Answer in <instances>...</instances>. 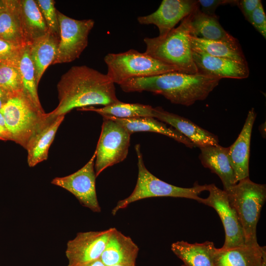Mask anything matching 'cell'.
<instances>
[{
	"label": "cell",
	"instance_id": "cell-28",
	"mask_svg": "<svg viewBox=\"0 0 266 266\" xmlns=\"http://www.w3.org/2000/svg\"><path fill=\"white\" fill-rule=\"evenodd\" d=\"M77 110L94 111L102 116H110L121 119L153 117V107L151 106L140 103H125L120 100L101 108L89 106Z\"/></svg>",
	"mask_w": 266,
	"mask_h": 266
},
{
	"label": "cell",
	"instance_id": "cell-6",
	"mask_svg": "<svg viewBox=\"0 0 266 266\" xmlns=\"http://www.w3.org/2000/svg\"><path fill=\"white\" fill-rule=\"evenodd\" d=\"M106 74L118 85L135 78L146 77L169 72H179L174 66L131 49L119 53H108L104 58Z\"/></svg>",
	"mask_w": 266,
	"mask_h": 266
},
{
	"label": "cell",
	"instance_id": "cell-27",
	"mask_svg": "<svg viewBox=\"0 0 266 266\" xmlns=\"http://www.w3.org/2000/svg\"><path fill=\"white\" fill-rule=\"evenodd\" d=\"M0 38L21 47L26 46L21 26L18 0H8L0 13Z\"/></svg>",
	"mask_w": 266,
	"mask_h": 266
},
{
	"label": "cell",
	"instance_id": "cell-18",
	"mask_svg": "<svg viewBox=\"0 0 266 266\" xmlns=\"http://www.w3.org/2000/svg\"><path fill=\"white\" fill-rule=\"evenodd\" d=\"M65 116L50 118L46 114L45 121L30 139L26 148L29 166L33 167L47 160L49 148Z\"/></svg>",
	"mask_w": 266,
	"mask_h": 266
},
{
	"label": "cell",
	"instance_id": "cell-40",
	"mask_svg": "<svg viewBox=\"0 0 266 266\" xmlns=\"http://www.w3.org/2000/svg\"><path fill=\"white\" fill-rule=\"evenodd\" d=\"M262 266H266V255L263 258Z\"/></svg>",
	"mask_w": 266,
	"mask_h": 266
},
{
	"label": "cell",
	"instance_id": "cell-29",
	"mask_svg": "<svg viewBox=\"0 0 266 266\" xmlns=\"http://www.w3.org/2000/svg\"><path fill=\"white\" fill-rule=\"evenodd\" d=\"M18 67L21 77L23 94L38 109L44 111L38 98V85L29 45L23 48Z\"/></svg>",
	"mask_w": 266,
	"mask_h": 266
},
{
	"label": "cell",
	"instance_id": "cell-17",
	"mask_svg": "<svg viewBox=\"0 0 266 266\" xmlns=\"http://www.w3.org/2000/svg\"><path fill=\"white\" fill-rule=\"evenodd\" d=\"M138 250L130 236L113 228L100 260L105 266H135Z\"/></svg>",
	"mask_w": 266,
	"mask_h": 266
},
{
	"label": "cell",
	"instance_id": "cell-42",
	"mask_svg": "<svg viewBox=\"0 0 266 266\" xmlns=\"http://www.w3.org/2000/svg\"><path fill=\"white\" fill-rule=\"evenodd\" d=\"M181 266H185L184 265H182Z\"/></svg>",
	"mask_w": 266,
	"mask_h": 266
},
{
	"label": "cell",
	"instance_id": "cell-3",
	"mask_svg": "<svg viewBox=\"0 0 266 266\" xmlns=\"http://www.w3.org/2000/svg\"><path fill=\"white\" fill-rule=\"evenodd\" d=\"M192 14L185 17L177 27L166 35L145 37L143 39L146 45L145 53L175 67L180 72L198 73L190 42V36L193 35L191 24Z\"/></svg>",
	"mask_w": 266,
	"mask_h": 266
},
{
	"label": "cell",
	"instance_id": "cell-14",
	"mask_svg": "<svg viewBox=\"0 0 266 266\" xmlns=\"http://www.w3.org/2000/svg\"><path fill=\"white\" fill-rule=\"evenodd\" d=\"M194 62L198 73L222 79H244L249 75L247 63L217 57L192 50Z\"/></svg>",
	"mask_w": 266,
	"mask_h": 266
},
{
	"label": "cell",
	"instance_id": "cell-31",
	"mask_svg": "<svg viewBox=\"0 0 266 266\" xmlns=\"http://www.w3.org/2000/svg\"><path fill=\"white\" fill-rule=\"evenodd\" d=\"M35 2L41 13L48 29V32L60 38V31L57 17V10L53 0H36Z\"/></svg>",
	"mask_w": 266,
	"mask_h": 266
},
{
	"label": "cell",
	"instance_id": "cell-25",
	"mask_svg": "<svg viewBox=\"0 0 266 266\" xmlns=\"http://www.w3.org/2000/svg\"><path fill=\"white\" fill-rule=\"evenodd\" d=\"M59 41V38L48 32L45 35L29 45L37 85L47 67L52 65Z\"/></svg>",
	"mask_w": 266,
	"mask_h": 266
},
{
	"label": "cell",
	"instance_id": "cell-9",
	"mask_svg": "<svg viewBox=\"0 0 266 266\" xmlns=\"http://www.w3.org/2000/svg\"><path fill=\"white\" fill-rule=\"evenodd\" d=\"M60 38L52 65L71 62L86 48L88 35L94 27L92 19L76 20L57 11Z\"/></svg>",
	"mask_w": 266,
	"mask_h": 266
},
{
	"label": "cell",
	"instance_id": "cell-32",
	"mask_svg": "<svg viewBox=\"0 0 266 266\" xmlns=\"http://www.w3.org/2000/svg\"><path fill=\"white\" fill-rule=\"evenodd\" d=\"M24 47L18 46L0 38V64L18 66Z\"/></svg>",
	"mask_w": 266,
	"mask_h": 266
},
{
	"label": "cell",
	"instance_id": "cell-4",
	"mask_svg": "<svg viewBox=\"0 0 266 266\" xmlns=\"http://www.w3.org/2000/svg\"><path fill=\"white\" fill-rule=\"evenodd\" d=\"M225 191L241 224L245 244L259 245L257 225L266 200V185L255 183L247 177Z\"/></svg>",
	"mask_w": 266,
	"mask_h": 266
},
{
	"label": "cell",
	"instance_id": "cell-21",
	"mask_svg": "<svg viewBox=\"0 0 266 266\" xmlns=\"http://www.w3.org/2000/svg\"><path fill=\"white\" fill-rule=\"evenodd\" d=\"M103 116L118 123L131 134L140 132L158 133L170 137L190 148L196 147L189 139L175 129L168 127L166 124L154 117H145L121 119L114 117Z\"/></svg>",
	"mask_w": 266,
	"mask_h": 266
},
{
	"label": "cell",
	"instance_id": "cell-36",
	"mask_svg": "<svg viewBox=\"0 0 266 266\" xmlns=\"http://www.w3.org/2000/svg\"><path fill=\"white\" fill-rule=\"evenodd\" d=\"M0 139L10 140V135L6 126L3 116L0 112Z\"/></svg>",
	"mask_w": 266,
	"mask_h": 266
},
{
	"label": "cell",
	"instance_id": "cell-20",
	"mask_svg": "<svg viewBox=\"0 0 266 266\" xmlns=\"http://www.w3.org/2000/svg\"><path fill=\"white\" fill-rule=\"evenodd\" d=\"M266 247L244 245L229 249L216 248L214 266H262Z\"/></svg>",
	"mask_w": 266,
	"mask_h": 266
},
{
	"label": "cell",
	"instance_id": "cell-23",
	"mask_svg": "<svg viewBox=\"0 0 266 266\" xmlns=\"http://www.w3.org/2000/svg\"><path fill=\"white\" fill-rule=\"evenodd\" d=\"M216 248L214 243L209 241L190 243L181 240L171 245L172 251L185 266H214L213 256Z\"/></svg>",
	"mask_w": 266,
	"mask_h": 266
},
{
	"label": "cell",
	"instance_id": "cell-37",
	"mask_svg": "<svg viewBox=\"0 0 266 266\" xmlns=\"http://www.w3.org/2000/svg\"><path fill=\"white\" fill-rule=\"evenodd\" d=\"M77 266H105L100 259L89 263L83 264Z\"/></svg>",
	"mask_w": 266,
	"mask_h": 266
},
{
	"label": "cell",
	"instance_id": "cell-34",
	"mask_svg": "<svg viewBox=\"0 0 266 266\" xmlns=\"http://www.w3.org/2000/svg\"><path fill=\"white\" fill-rule=\"evenodd\" d=\"M200 6L201 7L200 11L206 15L210 16H216L215 10L217 8L222 5L233 4L236 5V0H198Z\"/></svg>",
	"mask_w": 266,
	"mask_h": 266
},
{
	"label": "cell",
	"instance_id": "cell-8",
	"mask_svg": "<svg viewBox=\"0 0 266 266\" xmlns=\"http://www.w3.org/2000/svg\"><path fill=\"white\" fill-rule=\"evenodd\" d=\"M102 117L101 133L95 150L96 177L108 167L124 161L130 145L131 134L118 123Z\"/></svg>",
	"mask_w": 266,
	"mask_h": 266
},
{
	"label": "cell",
	"instance_id": "cell-2",
	"mask_svg": "<svg viewBox=\"0 0 266 266\" xmlns=\"http://www.w3.org/2000/svg\"><path fill=\"white\" fill-rule=\"evenodd\" d=\"M220 80L199 73L172 72L131 79L120 86L126 93L147 91L162 95L172 103L188 106L205 100Z\"/></svg>",
	"mask_w": 266,
	"mask_h": 266
},
{
	"label": "cell",
	"instance_id": "cell-15",
	"mask_svg": "<svg viewBox=\"0 0 266 266\" xmlns=\"http://www.w3.org/2000/svg\"><path fill=\"white\" fill-rule=\"evenodd\" d=\"M257 113L252 108L235 142L229 147L228 158L237 182L249 177L250 141L253 126Z\"/></svg>",
	"mask_w": 266,
	"mask_h": 266
},
{
	"label": "cell",
	"instance_id": "cell-22",
	"mask_svg": "<svg viewBox=\"0 0 266 266\" xmlns=\"http://www.w3.org/2000/svg\"><path fill=\"white\" fill-rule=\"evenodd\" d=\"M20 23L26 45L45 35L48 29L34 0H18Z\"/></svg>",
	"mask_w": 266,
	"mask_h": 266
},
{
	"label": "cell",
	"instance_id": "cell-33",
	"mask_svg": "<svg viewBox=\"0 0 266 266\" xmlns=\"http://www.w3.org/2000/svg\"><path fill=\"white\" fill-rule=\"evenodd\" d=\"M247 20L265 38H266V16L262 2Z\"/></svg>",
	"mask_w": 266,
	"mask_h": 266
},
{
	"label": "cell",
	"instance_id": "cell-10",
	"mask_svg": "<svg viewBox=\"0 0 266 266\" xmlns=\"http://www.w3.org/2000/svg\"><path fill=\"white\" fill-rule=\"evenodd\" d=\"M96 155L95 151L90 160L80 169L67 176L55 177L51 183L71 193L82 205L94 212H100L101 208L96 190Z\"/></svg>",
	"mask_w": 266,
	"mask_h": 266
},
{
	"label": "cell",
	"instance_id": "cell-11",
	"mask_svg": "<svg viewBox=\"0 0 266 266\" xmlns=\"http://www.w3.org/2000/svg\"><path fill=\"white\" fill-rule=\"evenodd\" d=\"M209 195L202 198L201 203L213 208L224 226L225 239L222 249H229L245 245L242 228L236 211L231 205L227 192L214 184L207 185Z\"/></svg>",
	"mask_w": 266,
	"mask_h": 266
},
{
	"label": "cell",
	"instance_id": "cell-30",
	"mask_svg": "<svg viewBox=\"0 0 266 266\" xmlns=\"http://www.w3.org/2000/svg\"><path fill=\"white\" fill-rule=\"evenodd\" d=\"M0 87L8 97L23 92L18 66L0 64Z\"/></svg>",
	"mask_w": 266,
	"mask_h": 266
},
{
	"label": "cell",
	"instance_id": "cell-1",
	"mask_svg": "<svg viewBox=\"0 0 266 266\" xmlns=\"http://www.w3.org/2000/svg\"><path fill=\"white\" fill-rule=\"evenodd\" d=\"M114 84L106 74L94 68L85 65L72 66L57 84V107L47 115L50 118L65 116L74 108L116 103L120 100Z\"/></svg>",
	"mask_w": 266,
	"mask_h": 266
},
{
	"label": "cell",
	"instance_id": "cell-35",
	"mask_svg": "<svg viewBox=\"0 0 266 266\" xmlns=\"http://www.w3.org/2000/svg\"><path fill=\"white\" fill-rule=\"evenodd\" d=\"M261 2L260 0H237L236 5L238 6L245 19L247 20Z\"/></svg>",
	"mask_w": 266,
	"mask_h": 266
},
{
	"label": "cell",
	"instance_id": "cell-24",
	"mask_svg": "<svg viewBox=\"0 0 266 266\" xmlns=\"http://www.w3.org/2000/svg\"><path fill=\"white\" fill-rule=\"evenodd\" d=\"M192 50L210 56L247 63L237 39L233 41L207 40L191 35Z\"/></svg>",
	"mask_w": 266,
	"mask_h": 266
},
{
	"label": "cell",
	"instance_id": "cell-13",
	"mask_svg": "<svg viewBox=\"0 0 266 266\" xmlns=\"http://www.w3.org/2000/svg\"><path fill=\"white\" fill-rule=\"evenodd\" d=\"M198 0H163L153 13L139 16L137 20L141 25H154L159 29L160 36L166 35L185 17L199 9Z\"/></svg>",
	"mask_w": 266,
	"mask_h": 266
},
{
	"label": "cell",
	"instance_id": "cell-26",
	"mask_svg": "<svg viewBox=\"0 0 266 266\" xmlns=\"http://www.w3.org/2000/svg\"><path fill=\"white\" fill-rule=\"evenodd\" d=\"M193 35L207 40L233 41L236 39L228 33L216 16L202 13L200 8L193 13L191 18Z\"/></svg>",
	"mask_w": 266,
	"mask_h": 266
},
{
	"label": "cell",
	"instance_id": "cell-16",
	"mask_svg": "<svg viewBox=\"0 0 266 266\" xmlns=\"http://www.w3.org/2000/svg\"><path fill=\"white\" fill-rule=\"evenodd\" d=\"M153 117L170 125L199 148L219 144L216 135L199 127L191 120L165 110L161 107L153 108Z\"/></svg>",
	"mask_w": 266,
	"mask_h": 266
},
{
	"label": "cell",
	"instance_id": "cell-5",
	"mask_svg": "<svg viewBox=\"0 0 266 266\" xmlns=\"http://www.w3.org/2000/svg\"><path fill=\"white\" fill-rule=\"evenodd\" d=\"M135 150L137 155L138 167L136 185L129 197L118 201L111 211L113 215H115L119 210L126 208L133 202L149 198H183L200 202L202 198L199 197V195L202 192L207 191V184L200 185L196 183L192 187L183 188L167 183L156 177L147 169L139 144L135 145Z\"/></svg>",
	"mask_w": 266,
	"mask_h": 266
},
{
	"label": "cell",
	"instance_id": "cell-39",
	"mask_svg": "<svg viewBox=\"0 0 266 266\" xmlns=\"http://www.w3.org/2000/svg\"><path fill=\"white\" fill-rule=\"evenodd\" d=\"M8 4V0H0V13L7 8Z\"/></svg>",
	"mask_w": 266,
	"mask_h": 266
},
{
	"label": "cell",
	"instance_id": "cell-12",
	"mask_svg": "<svg viewBox=\"0 0 266 266\" xmlns=\"http://www.w3.org/2000/svg\"><path fill=\"white\" fill-rule=\"evenodd\" d=\"M113 229L77 233L66 244L67 266H77L100 259Z\"/></svg>",
	"mask_w": 266,
	"mask_h": 266
},
{
	"label": "cell",
	"instance_id": "cell-38",
	"mask_svg": "<svg viewBox=\"0 0 266 266\" xmlns=\"http://www.w3.org/2000/svg\"><path fill=\"white\" fill-rule=\"evenodd\" d=\"M8 97L0 87V110L6 102Z\"/></svg>",
	"mask_w": 266,
	"mask_h": 266
},
{
	"label": "cell",
	"instance_id": "cell-41",
	"mask_svg": "<svg viewBox=\"0 0 266 266\" xmlns=\"http://www.w3.org/2000/svg\"><path fill=\"white\" fill-rule=\"evenodd\" d=\"M113 266H123V265H116Z\"/></svg>",
	"mask_w": 266,
	"mask_h": 266
},
{
	"label": "cell",
	"instance_id": "cell-19",
	"mask_svg": "<svg viewBox=\"0 0 266 266\" xmlns=\"http://www.w3.org/2000/svg\"><path fill=\"white\" fill-rule=\"evenodd\" d=\"M199 148L200 151L199 158L201 164L219 176L222 182L224 190L237 183L228 156L229 147L218 144Z\"/></svg>",
	"mask_w": 266,
	"mask_h": 266
},
{
	"label": "cell",
	"instance_id": "cell-7",
	"mask_svg": "<svg viewBox=\"0 0 266 266\" xmlns=\"http://www.w3.org/2000/svg\"><path fill=\"white\" fill-rule=\"evenodd\" d=\"M0 112L10 140L25 149L46 119V113L38 109L23 92L9 97Z\"/></svg>",
	"mask_w": 266,
	"mask_h": 266
}]
</instances>
